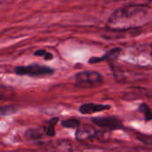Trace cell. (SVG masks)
<instances>
[{"label": "cell", "mask_w": 152, "mask_h": 152, "mask_svg": "<svg viewBox=\"0 0 152 152\" xmlns=\"http://www.w3.org/2000/svg\"><path fill=\"white\" fill-rule=\"evenodd\" d=\"M95 134V130L89 126L78 127L76 132V138L77 140H86L93 137Z\"/></svg>", "instance_id": "obj_6"}, {"label": "cell", "mask_w": 152, "mask_h": 152, "mask_svg": "<svg viewBox=\"0 0 152 152\" xmlns=\"http://www.w3.org/2000/svg\"><path fill=\"white\" fill-rule=\"evenodd\" d=\"M14 72L19 76H28V77H41L52 75L54 70L45 65L31 64L28 66H20L14 69Z\"/></svg>", "instance_id": "obj_3"}, {"label": "cell", "mask_w": 152, "mask_h": 152, "mask_svg": "<svg viewBox=\"0 0 152 152\" xmlns=\"http://www.w3.org/2000/svg\"><path fill=\"white\" fill-rule=\"evenodd\" d=\"M61 126L66 128H77V129L80 126V121L75 118H69V119L61 121Z\"/></svg>", "instance_id": "obj_10"}, {"label": "cell", "mask_w": 152, "mask_h": 152, "mask_svg": "<svg viewBox=\"0 0 152 152\" xmlns=\"http://www.w3.org/2000/svg\"><path fill=\"white\" fill-rule=\"evenodd\" d=\"M35 55H37V56H42L46 61H49V60H52L53 59L52 53H48V52H46L45 50H43V49L38 50V51H36L35 52Z\"/></svg>", "instance_id": "obj_12"}, {"label": "cell", "mask_w": 152, "mask_h": 152, "mask_svg": "<svg viewBox=\"0 0 152 152\" xmlns=\"http://www.w3.org/2000/svg\"><path fill=\"white\" fill-rule=\"evenodd\" d=\"M14 112H16V110H15L13 107L5 106V107H2V108H1V114H2L3 116L11 115V114H13Z\"/></svg>", "instance_id": "obj_14"}, {"label": "cell", "mask_w": 152, "mask_h": 152, "mask_svg": "<svg viewBox=\"0 0 152 152\" xmlns=\"http://www.w3.org/2000/svg\"><path fill=\"white\" fill-rule=\"evenodd\" d=\"M110 109L107 104H96V103H85L79 107V112L81 114H94L101 111H104Z\"/></svg>", "instance_id": "obj_5"}, {"label": "cell", "mask_w": 152, "mask_h": 152, "mask_svg": "<svg viewBox=\"0 0 152 152\" xmlns=\"http://www.w3.org/2000/svg\"><path fill=\"white\" fill-rule=\"evenodd\" d=\"M92 122L102 127L104 129H108V130H118L123 128V123L122 121L113 116H110V117H98V118H92Z\"/></svg>", "instance_id": "obj_4"}, {"label": "cell", "mask_w": 152, "mask_h": 152, "mask_svg": "<svg viewBox=\"0 0 152 152\" xmlns=\"http://www.w3.org/2000/svg\"><path fill=\"white\" fill-rule=\"evenodd\" d=\"M152 20V9L148 5L129 4L116 10L109 18L107 28L111 30H127L141 28Z\"/></svg>", "instance_id": "obj_1"}, {"label": "cell", "mask_w": 152, "mask_h": 152, "mask_svg": "<svg viewBox=\"0 0 152 152\" xmlns=\"http://www.w3.org/2000/svg\"><path fill=\"white\" fill-rule=\"evenodd\" d=\"M119 53H120L119 49H113V50L110 51L109 53H107L105 55H103L102 58H92V59H90L89 62L90 63H96V62L106 61V60H110V59L114 60V59H116L118 56Z\"/></svg>", "instance_id": "obj_7"}, {"label": "cell", "mask_w": 152, "mask_h": 152, "mask_svg": "<svg viewBox=\"0 0 152 152\" xmlns=\"http://www.w3.org/2000/svg\"><path fill=\"white\" fill-rule=\"evenodd\" d=\"M58 120H59L58 118H56V117H55V118H51V119L47 122L46 126L44 127L45 133L48 136L53 137V136L55 135V129H54V127H55V126H56Z\"/></svg>", "instance_id": "obj_8"}, {"label": "cell", "mask_w": 152, "mask_h": 152, "mask_svg": "<svg viewBox=\"0 0 152 152\" xmlns=\"http://www.w3.org/2000/svg\"><path fill=\"white\" fill-rule=\"evenodd\" d=\"M151 56H152V44H151Z\"/></svg>", "instance_id": "obj_15"}, {"label": "cell", "mask_w": 152, "mask_h": 152, "mask_svg": "<svg viewBox=\"0 0 152 152\" xmlns=\"http://www.w3.org/2000/svg\"><path fill=\"white\" fill-rule=\"evenodd\" d=\"M102 82V76L96 71H82L76 75V86L81 88H91Z\"/></svg>", "instance_id": "obj_2"}, {"label": "cell", "mask_w": 152, "mask_h": 152, "mask_svg": "<svg viewBox=\"0 0 152 152\" xmlns=\"http://www.w3.org/2000/svg\"><path fill=\"white\" fill-rule=\"evenodd\" d=\"M124 1L134 5H148L150 3L152 2V0H124Z\"/></svg>", "instance_id": "obj_13"}, {"label": "cell", "mask_w": 152, "mask_h": 152, "mask_svg": "<svg viewBox=\"0 0 152 152\" xmlns=\"http://www.w3.org/2000/svg\"><path fill=\"white\" fill-rule=\"evenodd\" d=\"M28 138L29 139H39L41 137V134L40 133L38 132V130H35V129H30V130H28L26 132V134H25Z\"/></svg>", "instance_id": "obj_11"}, {"label": "cell", "mask_w": 152, "mask_h": 152, "mask_svg": "<svg viewBox=\"0 0 152 152\" xmlns=\"http://www.w3.org/2000/svg\"><path fill=\"white\" fill-rule=\"evenodd\" d=\"M139 111L144 116V118H145L146 121H151V120H152V109L149 107L148 104L142 103L139 106Z\"/></svg>", "instance_id": "obj_9"}]
</instances>
